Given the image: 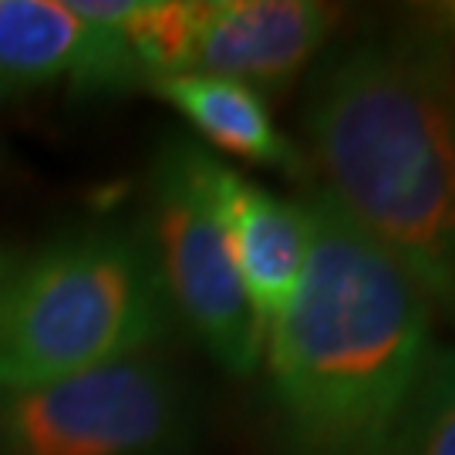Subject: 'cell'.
Instances as JSON below:
<instances>
[{
    "mask_svg": "<svg viewBox=\"0 0 455 455\" xmlns=\"http://www.w3.org/2000/svg\"><path fill=\"white\" fill-rule=\"evenodd\" d=\"M196 428V391L163 351L0 391V455H186Z\"/></svg>",
    "mask_w": 455,
    "mask_h": 455,
    "instance_id": "4",
    "label": "cell"
},
{
    "mask_svg": "<svg viewBox=\"0 0 455 455\" xmlns=\"http://www.w3.org/2000/svg\"><path fill=\"white\" fill-rule=\"evenodd\" d=\"M0 82L11 92L68 84L75 95L146 88L125 41L71 0H0Z\"/></svg>",
    "mask_w": 455,
    "mask_h": 455,
    "instance_id": "8",
    "label": "cell"
},
{
    "mask_svg": "<svg viewBox=\"0 0 455 455\" xmlns=\"http://www.w3.org/2000/svg\"><path fill=\"white\" fill-rule=\"evenodd\" d=\"M189 169L199 193L223 229L229 257L253 317L267 334L287 310L310 257V210L276 196L210 148L189 142Z\"/></svg>",
    "mask_w": 455,
    "mask_h": 455,
    "instance_id": "6",
    "label": "cell"
},
{
    "mask_svg": "<svg viewBox=\"0 0 455 455\" xmlns=\"http://www.w3.org/2000/svg\"><path fill=\"white\" fill-rule=\"evenodd\" d=\"M310 172L455 327V58L408 14L338 41L304 98Z\"/></svg>",
    "mask_w": 455,
    "mask_h": 455,
    "instance_id": "1",
    "label": "cell"
},
{
    "mask_svg": "<svg viewBox=\"0 0 455 455\" xmlns=\"http://www.w3.org/2000/svg\"><path fill=\"white\" fill-rule=\"evenodd\" d=\"M71 7L125 41L146 88L193 71L203 0H71Z\"/></svg>",
    "mask_w": 455,
    "mask_h": 455,
    "instance_id": "10",
    "label": "cell"
},
{
    "mask_svg": "<svg viewBox=\"0 0 455 455\" xmlns=\"http://www.w3.org/2000/svg\"><path fill=\"white\" fill-rule=\"evenodd\" d=\"M7 95H14V92H11V88H7V84L0 82V98H7Z\"/></svg>",
    "mask_w": 455,
    "mask_h": 455,
    "instance_id": "14",
    "label": "cell"
},
{
    "mask_svg": "<svg viewBox=\"0 0 455 455\" xmlns=\"http://www.w3.org/2000/svg\"><path fill=\"white\" fill-rule=\"evenodd\" d=\"M310 257L263 334L267 391L291 455H395L435 355V310L415 280L317 186Z\"/></svg>",
    "mask_w": 455,
    "mask_h": 455,
    "instance_id": "2",
    "label": "cell"
},
{
    "mask_svg": "<svg viewBox=\"0 0 455 455\" xmlns=\"http://www.w3.org/2000/svg\"><path fill=\"white\" fill-rule=\"evenodd\" d=\"M172 324L146 227L65 233L0 287V391L163 351Z\"/></svg>",
    "mask_w": 455,
    "mask_h": 455,
    "instance_id": "3",
    "label": "cell"
},
{
    "mask_svg": "<svg viewBox=\"0 0 455 455\" xmlns=\"http://www.w3.org/2000/svg\"><path fill=\"white\" fill-rule=\"evenodd\" d=\"M148 92L172 105L189 122V129L216 152L280 172L287 180H310L307 152L276 125L260 92L203 71L163 78Z\"/></svg>",
    "mask_w": 455,
    "mask_h": 455,
    "instance_id": "9",
    "label": "cell"
},
{
    "mask_svg": "<svg viewBox=\"0 0 455 455\" xmlns=\"http://www.w3.org/2000/svg\"><path fill=\"white\" fill-rule=\"evenodd\" d=\"M341 7L317 0H203L193 71L283 92L324 58Z\"/></svg>",
    "mask_w": 455,
    "mask_h": 455,
    "instance_id": "7",
    "label": "cell"
},
{
    "mask_svg": "<svg viewBox=\"0 0 455 455\" xmlns=\"http://www.w3.org/2000/svg\"><path fill=\"white\" fill-rule=\"evenodd\" d=\"M411 17L422 24L425 31H432L455 58V0H439V4H415Z\"/></svg>",
    "mask_w": 455,
    "mask_h": 455,
    "instance_id": "12",
    "label": "cell"
},
{
    "mask_svg": "<svg viewBox=\"0 0 455 455\" xmlns=\"http://www.w3.org/2000/svg\"><path fill=\"white\" fill-rule=\"evenodd\" d=\"M14 263H17V257H11L7 250H0V287H4V280H7V274L14 270Z\"/></svg>",
    "mask_w": 455,
    "mask_h": 455,
    "instance_id": "13",
    "label": "cell"
},
{
    "mask_svg": "<svg viewBox=\"0 0 455 455\" xmlns=\"http://www.w3.org/2000/svg\"><path fill=\"white\" fill-rule=\"evenodd\" d=\"M395 455H455V344H439Z\"/></svg>",
    "mask_w": 455,
    "mask_h": 455,
    "instance_id": "11",
    "label": "cell"
},
{
    "mask_svg": "<svg viewBox=\"0 0 455 455\" xmlns=\"http://www.w3.org/2000/svg\"><path fill=\"white\" fill-rule=\"evenodd\" d=\"M146 236L172 317L233 378L260 368L263 331L236 276L223 229L189 169V139H169L148 176Z\"/></svg>",
    "mask_w": 455,
    "mask_h": 455,
    "instance_id": "5",
    "label": "cell"
}]
</instances>
